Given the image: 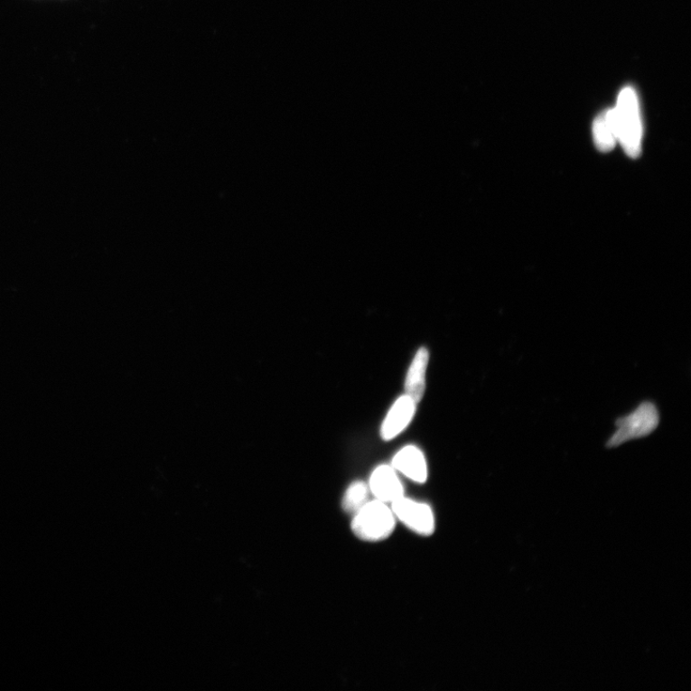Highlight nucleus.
Returning <instances> with one entry per match:
<instances>
[{
    "label": "nucleus",
    "instance_id": "6e6552de",
    "mask_svg": "<svg viewBox=\"0 0 691 691\" xmlns=\"http://www.w3.org/2000/svg\"><path fill=\"white\" fill-rule=\"evenodd\" d=\"M429 360V352L422 347L415 356L409 367L406 379V395L419 403L425 391V374Z\"/></svg>",
    "mask_w": 691,
    "mask_h": 691
},
{
    "label": "nucleus",
    "instance_id": "0eeeda50",
    "mask_svg": "<svg viewBox=\"0 0 691 691\" xmlns=\"http://www.w3.org/2000/svg\"><path fill=\"white\" fill-rule=\"evenodd\" d=\"M393 468L417 483L427 480V465L424 453L414 445L399 451L393 458Z\"/></svg>",
    "mask_w": 691,
    "mask_h": 691
},
{
    "label": "nucleus",
    "instance_id": "f03ea898",
    "mask_svg": "<svg viewBox=\"0 0 691 691\" xmlns=\"http://www.w3.org/2000/svg\"><path fill=\"white\" fill-rule=\"evenodd\" d=\"M396 517L386 502L378 500L368 501L351 521V530L359 539L381 542L391 536L396 527Z\"/></svg>",
    "mask_w": 691,
    "mask_h": 691
},
{
    "label": "nucleus",
    "instance_id": "f257e3e1",
    "mask_svg": "<svg viewBox=\"0 0 691 691\" xmlns=\"http://www.w3.org/2000/svg\"><path fill=\"white\" fill-rule=\"evenodd\" d=\"M612 110L618 142L628 156L638 158L641 152L642 126L636 91L630 87L623 89Z\"/></svg>",
    "mask_w": 691,
    "mask_h": 691
},
{
    "label": "nucleus",
    "instance_id": "20e7f679",
    "mask_svg": "<svg viewBox=\"0 0 691 691\" xmlns=\"http://www.w3.org/2000/svg\"><path fill=\"white\" fill-rule=\"evenodd\" d=\"M391 509L396 518L411 531L424 537L434 534L435 517L428 504L404 496L391 503Z\"/></svg>",
    "mask_w": 691,
    "mask_h": 691
},
{
    "label": "nucleus",
    "instance_id": "39448f33",
    "mask_svg": "<svg viewBox=\"0 0 691 691\" xmlns=\"http://www.w3.org/2000/svg\"><path fill=\"white\" fill-rule=\"evenodd\" d=\"M416 404L407 395L397 399L380 428V435L384 441H390L404 432L416 412Z\"/></svg>",
    "mask_w": 691,
    "mask_h": 691
},
{
    "label": "nucleus",
    "instance_id": "423d86ee",
    "mask_svg": "<svg viewBox=\"0 0 691 691\" xmlns=\"http://www.w3.org/2000/svg\"><path fill=\"white\" fill-rule=\"evenodd\" d=\"M369 490L377 500L386 503H392L405 496L404 486L395 469L388 465H381L373 472Z\"/></svg>",
    "mask_w": 691,
    "mask_h": 691
},
{
    "label": "nucleus",
    "instance_id": "1a4fd4ad",
    "mask_svg": "<svg viewBox=\"0 0 691 691\" xmlns=\"http://www.w3.org/2000/svg\"><path fill=\"white\" fill-rule=\"evenodd\" d=\"M593 133L594 144L599 151L609 152L616 145L618 135L612 109L597 117L593 123Z\"/></svg>",
    "mask_w": 691,
    "mask_h": 691
},
{
    "label": "nucleus",
    "instance_id": "9d476101",
    "mask_svg": "<svg viewBox=\"0 0 691 691\" xmlns=\"http://www.w3.org/2000/svg\"><path fill=\"white\" fill-rule=\"evenodd\" d=\"M369 486L357 481L351 483L346 490L342 500L343 510L350 515H355L368 502Z\"/></svg>",
    "mask_w": 691,
    "mask_h": 691
},
{
    "label": "nucleus",
    "instance_id": "7ed1b4c3",
    "mask_svg": "<svg viewBox=\"0 0 691 691\" xmlns=\"http://www.w3.org/2000/svg\"><path fill=\"white\" fill-rule=\"evenodd\" d=\"M659 423V414L656 406L650 402L642 403L634 412L620 418L617 423V432L610 438L609 448L633 439H639L651 434Z\"/></svg>",
    "mask_w": 691,
    "mask_h": 691
}]
</instances>
